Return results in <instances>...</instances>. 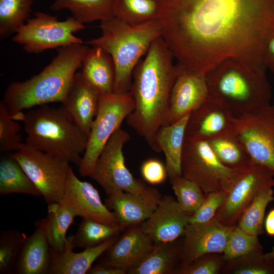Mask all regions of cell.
Instances as JSON below:
<instances>
[{"label": "cell", "mask_w": 274, "mask_h": 274, "mask_svg": "<svg viewBox=\"0 0 274 274\" xmlns=\"http://www.w3.org/2000/svg\"><path fill=\"white\" fill-rule=\"evenodd\" d=\"M266 69L233 58L223 60L205 74L209 98L236 116L270 104L272 91Z\"/></svg>", "instance_id": "4"}, {"label": "cell", "mask_w": 274, "mask_h": 274, "mask_svg": "<svg viewBox=\"0 0 274 274\" xmlns=\"http://www.w3.org/2000/svg\"><path fill=\"white\" fill-rule=\"evenodd\" d=\"M141 173L143 179L152 185L162 183L168 176L165 165L154 158L148 159L142 163Z\"/></svg>", "instance_id": "42"}, {"label": "cell", "mask_w": 274, "mask_h": 274, "mask_svg": "<svg viewBox=\"0 0 274 274\" xmlns=\"http://www.w3.org/2000/svg\"><path fill=\"white\" fill-rule=\"evenodd\" d=\"M74 235L67 237L63 250L59 253L50 250L51 260L49 274H85L93 262L116 242L114 237L95 247L74 252Z\"/></svg>", "instance_id": "23"}, {"label": "cell", "mask_w": 274, "mask_h": 274, "mask_svg": "<svg viewBox=\"0 0 274 274\" xmlns=\"http://www.w3.org/2000/svg\"><path fill=\"white\" fill-rule=\"evenodd\" d=\"M264 227L268 235L274 236V209L269 212L264 219Z\"/></svg>", "instance_id": "45"}, {"label": "cell", "mask_w": 274, "mask_h": 274, "mask_svg": "<svg viewBox=\"0 0 274 274\" xmlns=\"http://www.w3.org/2000/svg\"><path fill=\"white\" fill-rule=\"evenodd\" d=\"M224 263L222 254H208L181 266L177 271L181 274H220L222 273Z\"/></svg>", "instance_id": "40"}, {"label": "cell", "mask_w": 274, "mask_h": 274, "mask_svg": "<svg viewBox=\"0 0 274 274\" xmlns=\"http://www.w3.org/2000/svg\"><path fill=\"white\" fill-rule=\"evenodd\" d=\"M222 273L274 274V261L267 259L263 251L254 252L225 260Z\"/></svg>", "instance_id": "35"}, {"label": "cell", "mask_w": 274, "mask_h": 274, "mask_svg": "<svg viewBox=\"0 0 274 274\" xmlns=\"http://www.w3.org/2000/svg\"><path fill=\"white\" fill-rule=\"evenodd\" d=\"M33 0H0V39L16 33L30 16Z\"/></svg>", "instance_id": "32"}, {"label": "cell", "mask_w": 274, "mask_h": 274, "mask_svg": "<svg viewBox=\"0 0 274 274\" xmlns=\"http://www.w3.org/2000/svg\"><path fill=\"white\" fill-rule=\"evenodd\" d=\"M46 233L50 250L61 252L65 248L66 234L76 217L70 209L59 202L48 204Z\"/></svg>", "instance_id": "30"}, {"label": "cell", "mask_w": 274, "mask_h": 274, "mask_svg": "<svg viewBox=\"0 0 274 274\" xmlns=\"http://www.w3.org/2000/svg\"><path fill=\"white\" fill-rule=\"evenodd\" d=\"M12 154L48 204L61 201L71 167L68 162L25 143Z\"/></svg>", "instance_id": "11"}, {"label": "cell", "mask_w": 274, "mask_h": 274, "mask_svg": "<svg viewBox=\"0 0 274 274\" xmlns=\"http://www.w3.org/2000/svg\"><path fill=\"white\" fill-rule=\"evenodd\" d=\"M15 121L2 101L0 103V151L2 153L15 152L24 144L19 134L21 127Z\"/></svg>", "instance_id": "39"}, {"label": "cell", "mask_w": 274, "mask_h": 274, "mask_svg": "<svg viewBox=\"0 0 274 274\" xmlns=\"http://www.w3.org/2000/svg\"><path fill=\"white\" fill-rule=\"evenodd\" d=\"M181 170L182 176L199 185L206 195L213 192L226 193L243 172L222 163L208 141L185 136Z\"/></svg>", "instance_id": "7"}, {"label": "cell", "mask_w": 274, "mask_h": 274, "mask_svg": "<svg viewBox=\"0 0 274 274\" xmlns=\"http://www.w3.org/2000/svg\"><path fill=\"white\" fill-rule=\"evenodd\" d=\"M86 27L73 16L58 21L56 16L37 12L18 30L12 40L21 45L25 52L38 54L48 49L83 44L74 33Z\"/></svg>", "instance_id": "9"}, {"label": "cell", "mask_w": 274, "mask_h": 274, "mask_svg": "<svg viewBox=\"0 0 274 274\" xmlns=\"http://www.w3.org/2000/svg\"><path fill=\"white\" fill-rule=\"evenodd\" d=\"M134 108L130 92L99 94L98 111L91 128L86 150L78 166L81 176H89L106 144Z\"/></svg>", "instance_id": "8"}, {"label": "cell", "mask_w": 274, "mask_h": 274, "mask_svg": "<svg viewBox=\"0 0 274 274\" xmlns=\"http://www.w3.org/2000/svg\"><path fill=\"white\" fill-rule=\"evenodd\" d=\"M114 16L131 25H140L158 20L159 6L158 0H115Z\"/></svg>", "instance_id": "31"}, {"label": "cell", "mask_w": 274, "mask_h": 274, "mask_svg": "<svg viewBox=\"0 0 274 274\" xmlns=\"http://www.w3.org/2000/svg\"><path fill=\"white\" fill-rule=\"evenodd\" d=\"M274 187V175L267 167L255 164L243 171L226 193L214 218L226 226H235L261 190Z\"/></svg>", "instance_id": "13"}, {"label": "cell", "mask_w": 274, "mask_h": 274, "mask_svg": "<svg viewBox=\"0 0 274 274\" xmlns=\"http://www.w3.org/2000/svg\"><path fill=\"white\" fill-rule=\"evenodd\" d=\"M174 59L172 51L159 37L152 42L132 73L130 92L135 108L126 122L153 150L156 132L161 126L169 125L170 94L179 73Z\"/></svg>", "instance_id": "2"}, {"label": "cell", "mask_w": 274, "mask_h": 274, "mask_svg": "<svg viewBox=\"0 0 274 274\" xmlns=\"http://www.w3.org/2000/svg\"><path fill=\"white\" fill-rule=\"evenodd\" d=\"M127 270L118 267L98 264L91 267L88 271L89 274H125Z\"/></svg>", "instance_id": "44"}, {"label": "cell", "mask_w": 274, "mask_h": 274, "mask_svg": "<svg viewBox=\"0 0 274 274\" xmlns=\"http://www.w3.org/2000/svg\"><path fill=\"white\" fill-rule=\"evenodd\" d=\"M25 234L9 229L0 235V273H14L15 264Z\"/></svg>", "instance_id": "38"}, {"label": "cell", "mask_w": 274, "mask_h": 274, "mask_svg": "<svg viewBox=\"0 0 274 274\" xmlns=\"http://www.w3.org/2000/svg\"><path fill=\"white\" fill-rule=\"evenodd\" d=\"M235 132L254 163L267 167L274 175L273 105L236 116Z\"/></svg>", "instance_id": "12"}, {"label": "cell", "mask_w": 274, "mask_h": 274, "mask_svg": "<svg viewBox=\"0 0 274 274\" xmlns=\"http://www.w3.org/2000/svg\"><path fill=\"white\" fill-rule=\"evenodd\" d=\"M154 245L141 225L131 228L105 252L102 264L123 268L127 271Z\"/></svg>", "instance_id": "22"}, {"label": "cell", "mask_w": 274, "mask_h": 274, "mask_svg": "<svg viewBox=\"0 0 274 274\" xmlns=\"http://www.w3.org/2000/svg\"><path fill=\"white\" fill-rule=\"evenodd\" d=\"M89 48L83 44L60 47L56 56L39 74L24 81L11 82L2 101L12 118L25 110L62 103Z\"/></svg>", "instance_id": "3"}, {"label": "cell", "mask_w": 274, "mask_h": 274, "mask_svg": "<svg viewBox=\"0 0 274 274\" xmlns=\"http://www.w3.org/2000/svg\"><path fill=\"white\" fill-rule=\"evenodd\" d=\"M99 102V93L85 80L81 72H77L61 105L89 136Z\"/></svg>", "instance_id": "21"}, {"label": "cell", "mask_w": 274, "mask_h": 274, "mask_svg": "<svg viewBox=\"0 0 274 274\" xmlns=\"http://www.w3.org/2000/svg\"><path fill=\"white\" fill-rule=\"evenodd\" d=\"M273 106H274V101H273Z\"/></svg>", "instance_id": "47"}, {"label": "cell", "mask_w": 274, "mask_h": 274, "mask_svg": "<svg viewBox=\"0 0 274 274\" xmlns=\"http://www.w3.org/2000/svg\"><path fill=\"white\" fill-rule=\"evenodd\" d=\"M59 203L70 209L76 216L120 227L115 213L102 202L98 190L89 182L79 180L71 166Z\"/></svg>", "instance_id": "14"}, {"label": "cell", "mask_w": 274, "mask_h": 274, "mask_svg": "<svg viewBox=\"0 0 274 274\" xmlns=\"http://www.w3.org/2000/svg\"><path fill=\"white\" fill-rule=\"evenodd\" d=\"M154 244L152 248L127 273L130 274H169L175 271L181 248L174 244Z\"/></svg>", "instance_id": "26"}, {"label": "cell", "mask_w": 274, "mask_h": 274, "mask_svg": "<svg viewBox=\"0 0 274 274\" xmlns=\"http://www.w3.org/2000/svg\"><path fill=\"white\" fill-rule=\"evenodd\" d=\"M22 193L36 196L41 194L12 154L0 160V195Z\"/></svg>", "instance_id": "29"}, {"label": "cell", "mask_w": 274, "mask_h": 274, "mask_svg": "<svg viewBox=\"0 0 274 274\" xmlns=\"http://www.w3.org/2000/svg\"><path fill=\"white\" fill-rule=\"evenodd\" d=\"M121 229L120 226L83 218L74 235L73 244L75 248L84 249L95 247L115 237Z\"/></svg>", "instance_id": "33"}, {"label": "cell", "mask_w": 274, "mask_h": 274, "mask_svg": "<svg viewBox=\"0 0 274 274\" xmlns=\"http://www.w3.org/2000/svg\"><path fill=\"white\" fill-rule=\"evenodd\" d=\"M258 251H263L258 236L249 234L236 225L228 237L222 254L225 260H229Z\"/></svg>", "instance_id": "37"}, {"label": "cell", "mask_w": 274, "mask_h": 274, "mask_svg": "<svg viewBox=\"0 0 274 274\" xmlns=\"http://www.w3.org/2000/svg\"><path fill=\"white\" fill-rule=\"evenodd\" d=\"M224 192H213L207 195L198 209L190 215L189 224L203 223L212 220L225 198Z\"/></svg>", "instance_id": "41"}, {"label": "cell", "mask_w": 274, "mask_h": 274, "mask_svg": "<svg viewBox=\"0 0 274 274\" xmlns=\"http://www.w3.org/2000/svg\"><path fill=\"white\" fill-rule=\"evenodd\" d=\"M273 199L272 188L261 190L242 214L236 225L249 234L258 236L262 234L265 210Z\"/></svg>", "instance_id": "34"}, {"label": "cell", "mask_w": 274, "mask_h": 274, "mask_svg": "<svg viewBox=\"0 0 274 274\" xmlns=\"http://www.w3.org/2000/svg\"><path fill=\"white\" fill-rule=\"evenodd\" d=\"M263 64L274 74V31L269 36L263 51Z\"/></svg>", "instance_id": "43"}, {"label": "cell", "mask_w": 274, "mask_h": 274, "mask_svg": "<svg viewBox=\"0 0 274 274\" xmlns=\"http://www.w3.org/2000/svg\"><path fill=\"white\" fill-rule=\"evenodd\" d=\"M115 0H54L52 11L68 10L78 22L85 24L105 21L114 16Z\"/></svg>", "instance_id": "27"}, {"label": "cell", "mask_w": 274, "mask_h": 274, "mask_svg": "<svg viewBox=\"0 0 274 274\" xmlns=\"http://www.w3.org/2000/svg\"><path fill=\"white\" fill-rule=\"evenodd\" d=\"M81 71L85 80L99 94L113 93L115 68L111 56L101 47L89 48L83 58Z\"/></svg>", "instance_id": "25"}, {"label": "cell", "mask_w": 274, "mask_h": 274, "mask_svg": "<svg viewBox=\"0 0 274 274\" xmlns=\"http://www.w3.org/2000/svg\"><path fill=\"white\" fill-rule=\"evenodd\" d=\"M190 114L177 121L161 126L154 136L156 152H163L169 179L182 176L181 158L185 130Z\"/></svg>", "instance_id": "24"}, {"label": "cell", "mask_w": 274, "mask_h": 274, "mask_svg": "<svg viewBox=\"0 0 274 274\" xmlns=\"http://www.w3.org/2000/svg\"><path fill=\"white\" fill-rule=\"evenodd\" d=\"M130 138L127 131L121 127L117 129L88 176L100 185L108 196L119 191L142 194L148 188L142 181L133 177L125 165L123 148Z\"/></svg>", "instance_id": "10"}, {"label": "cell", "mask_w": 274, "mask_h": 274, "mask_svg": "<svg viewBox=\"0 0 274 274\" xmlns=\"http://www.w3.org/2000/svg\"><path fill=\"white\" fill-rule=\"evenodd\" d=\"M177 201L182 210L192 215L201 206L206 195L195 182L183 176L170 179Z\"/></svg>", "instance_id": "36"}, {"label": "cell", "mask_w": 274, "mask_h": 274, "mask_svg": "<svg viewBox=\"0 0 274 274\" xmlns=\"http://www.w3.org/2000/svg\"><path fill=\"white\" fill-rule=\"evenodd\" d=\"M161 197L155 188L149 187L142 194L119 191L106 200V206L113 210L119 225L134 226L147 220L157 207Z\"/></svg>", "instance_id": "19"}, {"label": "cell", "mask_w": 274, "mask_h": 274, "mask_svg": "<svg viewBox=\"0 0 274 274\" xmlns=\"http://www.w3.org/2000/svg\"><path fill=\"white\" fill-rule=\"evenodd\" d=\"M101 36L85 42L101 47L112 57L115 68L113 93L130 91L133 71L152 42L162 35L161 25L154 20L131 25L116 17L100 21Z\"/></svg>", "instance_id": "6"}, {"label": "cell", "mask_w": 274, "mask_h": 274, "mask_svg": "<svg viewBox=\"0 0 274 274\" xmlns=\"http://www.w3.org/2000/svg\"><path fill=\"white\" fill-rule=\"evenodd\" d=\"M50 260V248L46 233V218H43L35 223V229L31 235H25L14 273H49Z\"/></svg>", "instance_id": "20"}, {"label": "cell", "mask_w": 274, "mask_h": 274, "mask_svg": "<svg viewBox=\"0 0 274 274\" xmlns=\"http://www.w3.org/2000/svg\"><path fill=\"white\" fill-rule=\"evenodd\" d=\"M235 226H226L215 218L206 223L188 224L179 255L180 266L206 254H222Z\"/></svg>", "instance_id": "15"}, {"label": "cell", "mask_w": 274, "mask_h": 274, "mask_svg": "<svg viewBox=\"0 0 274 274\" xmlns=\"http://www.w3.org/2000/svg\"><path fill=\"white\" fill-rule=\"evenodd\" d=\"M190 215L173 197L165 195L141 226L154 244L170 243L184 235Z\"/></svg>", "instance_id": "17"}, {"label": "cell", "mask_w": 274, "mask_h": 274, "mask_svg": "<svg viewBox=\"0 0 274 274\" xmlns=\"http://www.w3.org/2000/svg\"><path fill=\"white\" fill-rule=\"evenodd\" d=\"M208 142L218 158L229 167L244 171L256 164L235 132L213 138Z\"/></svg>", "instance_id": "28"}, {"label": "cell", "mask_w": 274, "mask_h": 274, "mask_svg": "<svg viewBox=\"0 0 274 274\" xmlns=\"http://www.w3.org/2000/svg\"><path fill=\"white\" fill-rule=\"evenodd\" d=\"M265 255L269 260L274 261V247L269 252L265 253Z\"/></svg>", "instance_id": "46"}, {"label": "cell", "mask_w": 274, "mask_h": 274, "mask_svg": "<svg viewBox=\"0 0 274 274\" xmlns=\"http://www.w3.org/2000/svg\"><path fill=\"white\" fill-rule=\"evenodd\" d=\"M25 143L56 158L78 166L86 150L88 136L61 105H42L22 113Z\"/></svg>", "instance_id": "5"}, {"label": "cell", "mask_w": 274, "mask_h": 274, "mask_svg": "<svg viewBox=\"0 0 274 274\" xmlns=\"http://www.w3.org/2000/svg\"><path fill=\"white\" fill-rule=\"evenodd\" d=\"M177 64L179 73L170 94L169 125L190 114L209 98L206 75Z\"/></svg>", "instance_id": "16"}, {"label": "cell", "mask_w": 274, "mask_h": 274, "mask_svg": "<svg viewBox=\"0 0 274 274\" xmlns=\"http://www.w3.org/2000/svg\"><path fill=\"white\" fill-rule=\"evenodd\" d=\"M235 117L229 109L208 98L190 114L185 136L208 141L235 132Z\"/></svg>", "instance_id": "18"}, {"label": "cell", "mask_w": 274, "mask_h": 274, "mask_svg": "<svg viewBox=\"0 0 274 274\" xmlns=\"http://www.w3.org/2000/svg\"><path fill=\"white\" fill-rule=\"evenodd\" d=\"M161 37L178 63L206 74L233 58L264 67L274 0H158Z\"/></svg>", "instance_id": "1"}]
</instances>
